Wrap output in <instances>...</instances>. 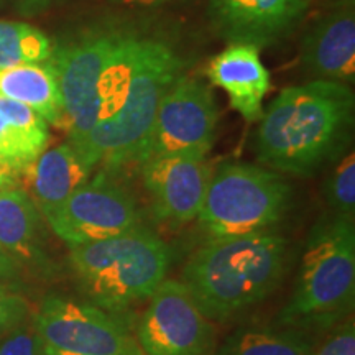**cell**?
<instances>
[{
    "instance_id": "obj_12",
    "label": "cell",
    "mask_w": 355,
    "mask_h": 355,
    "mask_svg": "<svg viewBox=\"0 0 355 355\" xmlns=\"http://www.w3.org/2000/svg\"><path fill=\"white\" fill-rule=\"evenodd\" d=\"M140 166L158 219L176 224L196 219L212 176L206 158L155 157Z\"/></svg>"
},
{
    "instance_id": "obj_31",
    "label": "cell",
    "mask_w": 355,
    "mask_h": 355,
    "mask_svg": "<svg viewBox=\"0 0 355 355\" xmlns=\"http://www.w3.org/2000/svg\"><path fill=\"white\" fill-rule=\"evenodd\" d=\"M339 7H352L354 6V0H334Z\"/></svg>"
},
{
    "instance_id": "obj_25",
    "label": "cell",
    "mask_w": 355,
    "mask_h": 355,
    "mask_svg": "<svg viewBox=\"0 0 355 355\" xmlns=\"http://www.w3.org/2000/svg\"><path fill=\"white\" fill-rule=\"evenodd\" d=\"M28 311L24 296L0 285V337L25 324Z\"/></svg>"
},
{
    "instance_id": "obj_7",
    "label": "cell",
    "mask_w": 355,
    "mask_h": 355,
    "mask_svg": "<svg viewBox=\"0 0 355 355\" xmlns=\"http://www.w3.org/2000/svg\"><path fill=\"white\" fill-rule=\"evenodd\" d=\"M137 35L121 26L99 25L58 42L48 63L55 69L63 119L61 130H68L79 115L96 101L102 78L117 63Z\"/></svg>"
},
{
    "instance_id": "obj_21",
    "label": "cell",
    "mask_w": 355,
    "mask_h": 355,
    "mask_svg": "<svg viewBox=\"0 0 355 355\" xmlns=\"http://www.w3.org/2000/svg\"><path fill=\"white\" fill-rule=\"evenodd\" d=\"M46 146L48 144L44 141L26 135L0 119V163L17 175L35 162L46 150Z\"/></svg>"
},
{
    "instance_id": "obj_27",
    "label": "cell",
    "mask_w": 355,
    "mask_h": 355,
    "mask_svg": "<svg viewBox=\"0 0 355 355\" xmlns=\"http://www.w3.org/2000/svg\"><path fill=\"white\" fill-rule=\"evenodd\" d=\"M8 7L24 17H35L46 12L53 0H3Z\"/></svg>"
},
{
    "instance_id": "obj_22",
    "label": "cell",
    "mask_w": 355,
    "mask_h": 355,
    "mask_svg": "<svg viewBox=\"0 0 355 355\" xmlns=\"http://www.w3.org/2000/svg\"><path fill=\"white\" fill-rule=\"evenodd\" d=\"M326 199L336 216L354 219L355 212V157L350 150L340 158L326 183Z\"/></svg>"
},
{
    "instance_id": "obj_26",
    "label": "cell",
    "mask_w": 355,
    "mask_h": 355,
    "mask_svg": "<svg viewBox=\"0 0 355 355\" xmlns=\"http://www.w3.org/2000/svg\"><path fill=\"white\" fill-rule=\"evenodd\" d=\"M313 355H355V329L352 319L336 329L334 334Z\"/></svg>"
},
{
    "instance_id": "obj_19",
    "label": "cell",
    "mask_w": 355,
    "mask_h": 355,
    "mask_svg": "<svg viewBox=\"0 0 355 355\" xmlns=\"http://www.w3.org/2000/svg\"><path fill=\"white\" fill-rule=\"evenodd\" d=\"M303 336L290 331L241 329L225 340L217 355H313Z\"/></svg>"
},
{
    "instance_id": "obj_28",
    "label": "cell",
    "mask_w": 355,
    "mask_h": 355,
    "mask_svg": "<svg viewBox=\"0 0 355 355\" xmlns=\"http://www.w3.org/2000/svg\"><path fill=\"white\" fill-rule=\"evenodd\" d=\"M19 275V263L0 247V283L13 279Z\"/></svg>"
},
{
    "instance_id": "obj_14",
    "label": "cell",
    "mask_w": 355,
    "mask_h": 355,
    "mask_svg": "<svg viewBox=\"0 0 355 355\" xmlns=\"http://www.w3.org/2000/svg\"><path fill=\"white\" fill-rule=\"evenodd\" d=\"M301 60L313 81L347 84L355 78V17L340 7L306 33Z\"/></svg>"
},
{
    "instance_id": "obj_10",
    "label": "cell",
    "mask_w": 355,
    "mask_h": 355,
    "mask_svg": "<svg viewBox=\"0 0 355 355\" xmlns=\"http://www.w3.org/2000/svg\"><path fill=\"white\" fill-rule=\"evenodd\" d=\"M46 222L69 247L130 230L140 224V214L132 194L102 171L74 191Z\"/></svg>"
},
{
    "instance_id": "obj_24",
    "label": "cell",
    "mask_w": 355,
    "mask_h": 355,
    "mask_svg": "<svg viewBox=\"0 0 355 355\" xmlns=\"http://www.w3.org/2000/svg\"><path fill=\"white\" fill-rule=\"evenodd\" d=\"M0 355H46L35 326H21L0 337Z\"/></svg>"
},
{
    "instance_id": "obj_23",
    "label": "cell",
    "mask_w": 355,
    "mask_h": 355,
    "mask_svg": "<svg viewBox=\"0 0 355 355\" xmlns=\"http://www.w3.org/2000/svg\"><path fill=\"white\" fill-rule=\"evenodd\" d=\"M0 119L8 125L19 128L26 135L42 140L44 144L50 141V132H48V122L42 115H38L32 107L17 102L8 97L0 96Z\"/></svg>"
},
{
    "instance_id": "obj_4",
    "label": "cell",
    "mask_w": 355,
    "mask_h": 355,
    "mask_svg": "<svg viewBox=\"0 0 355 355\" xmlns=\"http://www.w3.org/2000/svg\"><path fill=\"white\" fill-rule=\"evenodd\" d=\"M69 261L87 298L102 309L119 311L157 291L170 270L171 250L139 224L104 241L69 245Z\"/></svg>"
},
{
    "instance_id": "obj_16",
    "label": "cell",
    "mask_w": 355,
    "mask_h": 355,
    "mask_svg": "<svg viewBox=\"0 0 355 355\" xmlns=\"http://www.w3.org/2000/svg\"><path fill=\"white\" fill-rule=\"evenodd\" d=\"M94 168L69 144L44 150L20 173L25 191L44 219L55 214L71 194L89 181Z\"/></svg>"
},
{
    "instance_id": "obj_15",
    "label": "cell",
    "mask_w": 355,
    "mask_h": 355,
    "mask_svg": "<svg viewBox=\"0 0 355 355\" xmlns=\"http://www.w3.org/2000/svg\"><path fill=\"white\" fill-rule=\"evenodd\" d=\"M207 78L224 89L230 105L247 122L260 121L263 99L270 89V73L261 63L260 50L254 44L230 43L207 66Z\"/></svg>"
},
{
    "instance_id": "obj_2",
    "label": "cell",
    "mask_w": 355,
    "mask_h": 355,
    "mask_svg": "<svg viewBox=\"0 0 355 355\" xmlns=\"http://www.w3.org/2000/svg\"><path fill=\"white\" fill-rule=\"evenodd\" d=\"M285 254V239L270 230L211 237L189 257L181 283L204 316L225 321L275 290Z\"/></svg>"
},
{
    "instance_id": "obj_6",
    "label": "cell",
    "mask_w": 355,
    "mask_h": 355,
    "mask_svg": "<svg viewBox=\"0 0 355 355\" xmlns=\"http://www.w3.org/2000/svg\"><path fill=\"white\" fill-rule=\"evenodd\" d=\"M291 189L279 173L252 163H225L212 173L199 211L211 237L268 230L282 219Z\"/></svg>"
},
{
    "instance_id": "obj_30",
    "label": "cell",
    "mask_w": 355,
    "mask_h": 355,
    "mask_svg": "<svg viewBox=\"0 0 355 355\" xmlns=\"http://www.w3.org/2000/svg\"><path fill=\"white\" fill-rule=\"evenodd\" d=\"M15 171H12L10 168L3 166L0 163V189L13 188V180H15Z\"/></svg>"
},
{
    "instance_id": "obj_29",
    "label": "cell",
    "mask_w": 355,
    "mask_h": 355,
    "mask_svg": "<svg viewBox=\"0 0 355 355\" xmlns=\"http://www.w3.org/2000/svg\"><path fill=\"white\" fill-rule=\"evenodd\" d=\"M115 6L128 7V8H158L163 6L176 3L180 0H110Z\"/></svg>"
},
{
    "instance_id": "obj_3",
    "label": "cell",
    "mask_w": 355,
    "mask_h": 355,
    "mask_svg": "<svg viewBox=\"0 0 355 355\" xmlns=\"http://www.w3.org/2000/svg\"><path fill=\"white\" fill-rule=\"evenodd\" d=\"M181 69L183 61L170 44L157 38H141L121 107L112 117L68 144L89 166L102 165L105 173L137 163L159 102L181 78Z\"/></svg>"
},
{
    "instance_id": "obj_20",
    "label": "cell",
    "mask_w": 355,
    "mask_h": 355,
    "mask_svg": "<svg viewBox=\"0 0 355 355\" xmlns=\"http://www.w3.org/2000/svg\"><path fill=\"white\" fill-rule=\"evenodd\" d=\"M51 50L50 38L42 30L24 21L0 20V68L44 63Z\"/></svg>"
},
{
    "instance_id": "obj_11",
    "label": "cell",
    "mask_w": 355,
    "mask_h": 355,
    "mask_svg": "<svg viewBox=\"0 0 355 355\" xmlns=\"http://www.w3.org/2000/svg\"><path fill=\"white\" fill-rule=\"evenodd\" d=\"M139 324L144 355H209L214 334L181 282L165 279L150 296Z\"/></svg>"
},
{
    "instance_id": "obj_17",
    "label": "cell",
    "mask_w": 355,
    "mask_h": 355,
    "mask_svg": "<svg viewBox=\"0 0 355 355\" xmlns=\"http://www.w3.org/2000/svg\"><path fill=\"white\" fill-rule=\"evenodd\" d=\"M42 217L24 188L0 189V247L17 263L43 260Z\"/></svg>"
},
{
    "instance_id": "obj_9",
    "label": "cell",
    "mask_w": 355,
    "mask_h": 355,
    "mask_svg": "<svg viewBox=\"0 0 355 355\" xmlns=\"http://www.w3.org/2000/svg\"><path fill=\"white\" fill-rule=\"evenodd\" d=\"M33 326L46 355H144L127 327L94 303L48 296Z\"/></svg>"
},
{
    "instance_id": "obj_8",
    "label": "cell",
    "mask_w": 355,
    "mask_h": 355,
    "mask_svg": "<svg viewBox=\"0 0 355 355\" xmlns=\"http://www.w3.org/2000/svg\"><path fill=\"white\" fill-rule=\"evenodd\" d=\"M217 119L219 109L211 89L199 79L181 76L159 102L137 163L176 155L206 158L216 140Z\"/></svg>"
},
{
    "instance_id": "obj_13",
    "label": "cell",
    "mask_w": 355,
    "mask_h": 355,
    "mask_svg": "<svg viewBox=\"0 0 355 355\" xmlns=\"http://www.w3.org/2000/svg\"><path fill=\"white\" fill-rule=\"evenodd\" d=\"M309 0H211V20L230 43L260 50L283 38L296 25Z\"/></svg>"
},
{
    "instance_id": "obj_18",
    "label": "cell",
    "mask_w": 355,
    "mask_h": 355,
    "mask_svg": "<svg viewBox=\"0 0 355 355\" xmlns=\"http://www.w3.org/2000/svg\"><path fill=\"white\" fill-rule=\"evenodd\" d=\"M0 96L28 105L48 123L60 127L63 102L55 69L48 61L0 68Z\"/></svg>"
},
{
    "instance_id": "obj_1",
    "label": "cell",
    "mask_w": 355,
    "mask_h": 355,
    "mask_svg": "<svg viewBox=\"0 0 355 355\" xmlns=\"http://www.w3.org/2000/svg\"><path fill=\"white\" fill-rule=\"evenodd\" d=\"M354 105L347 84L311 81L285 89L260 119L259 162L295 176L313 175L344 145Z\"/></svg>"
},
{
    "instance_id": "obj_5",
    "label": "cell",
    "mask_w": 355,
    "mask_h": 355,
    "mask_svg": "<svg viewBox=\"0 0 355 355\" xmlns=\"http://www.w3.org/2000/svg\"><path fill=\"white\" fill-rule=\"evenodd\" d=\"M355 293L354 219L334 216L311 230L300 279L283 319L332 322L349 313Z\"/></svg>"
}]
</instances>
